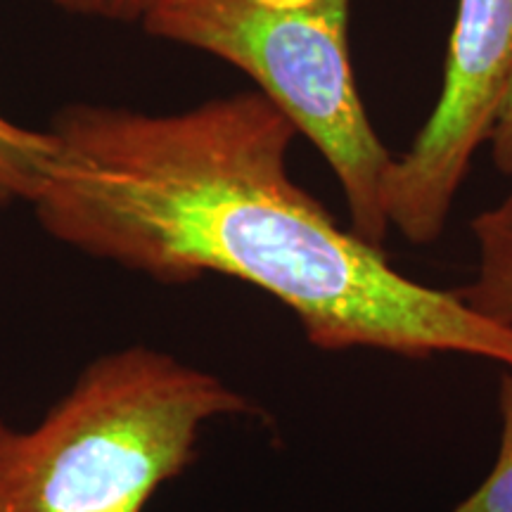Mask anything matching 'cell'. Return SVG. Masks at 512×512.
Listing matches in <instances>:
<instances>
[{"mask_svg":"<svg viewBox=\"0 0 512 512\" xmlns=\"http://www.w3.org/2000/svg\"><path fill=\"white\" fill-rule=\"evenodd\" d=\"M55 157L48 128L34 131L0 114V204L31 202Z\"/></svg>","mask_w":512,"mask_h":512,"instance_id":"8992f818","label":"cell"},{"mask_svg":"<svg viewBox=\"0 0 512 512\" xmlns=\"http://www.w3.org/2000/svg\"><path fill=\"white\" fill-rule=\"evenodd\" d=\"M31 197L67 247L162 285L219 273L287 306L313 347L413 361L463 354L512 368V330L389 264L290 176L297 128L261 91L150 114L76 105Z\"/></svg>","mask_w":512,"mask_h":512,"instance_id":"6da1fadb","label":"cell"},{"mask_svg":"<svg viewBox=\"0 0 512 512\" xmlns=\"http://www.w3.org/2000/svg\"><path fill=\"white\" fill-rule=\"evenodd\" d=\"M349 10L351 0H159L140 27L245 72L325 157L351 230L382 247L392 228L384 183L396 157L358 93Z\"/></svg>","mask_w":512,"mask_h":512,"instance_id":"3957f363","label":"cell"},{"mask_svg":"<svg viewBox=\"0 0 512 512\" xmlns=\"http://www.w3.org/2000/svg\"><path fill=\"white\" fill-rule=\"evenodd\" d=\"M512 81V0H456L444 83L413 145L384 183L389 226L413 245H432L472 157L494 133Z\"/></svg>","mask_w":512,"mask_h":512,"instance_id":"277c9868","label":"cell"},{"mask_svg":"<svg viewBox=\"0 0 512 512\" xmlns=\"http://www.w3.org/2000/svg\"><path fill=\"white\" fill-rule=\"evenodd\" d=\"M261 408L219 377L133 344L102 354L34 430L0 418V512H145L202 427Z\"/></svg>","mask_w":512,"mask_h":512,"instance_id":"7a4b0ae2","label":"cell"},{"mask_svg":"<svg viewBox=\"0 0 512 512\" xmlns=\"http://www.w3.org/2000/svg\"><path fill=\"white\" fill-rule=\"evenodd\" d=\"M501 411V444L496 463L482 484L451 512H512V368L501 377L498 387Z\"/></svg>","mask_w":512,"mask_h":512,"instance_id":"52a82bcc","label":"cell"},{"mask_svg":"<svg viewBox=\"0 0 512 512\" xmlns=\"http://www.w3.org/2000/svg\"><path fill=\"white\" fill-rule=\"evenodd\" d=\"M46 3L74 17L114 24H143L159 0H46Z\"/></svg>","mask_w":512,"mask_h":512,"instance_id":"ba28073f","label":"cell"},{"mask_svg":"<svg viewBox=\"0 0 512 512\" xmlns=\"http://www.w3.org/2000/svg\"><path fill=\"white\" fill-rule=\"evenodd\" d=\"M491 145V159H494L496 169L501 171L503 176H512V81L508 88V95H505V102L501 107V114H498L494 133L489 138Z\"/></svg>","mask_w":512,"mask_h":512,"instance_id":"9c48e42d","label":"cell"},{"mask_svg":"<svg viewBox=\"0 0 512 512\" xmlns=\"http://www.w3.org/2000/svg\"><path fill=\"white\" fill-rule=\"evenodd\" d=\"M477 273L456 290L477 316L512 330V195L472 221Z\"/></svg>","mask_w":512,"mask_h":512,"instance_id":"5b68a950","label":"cell"}]
</instances>
